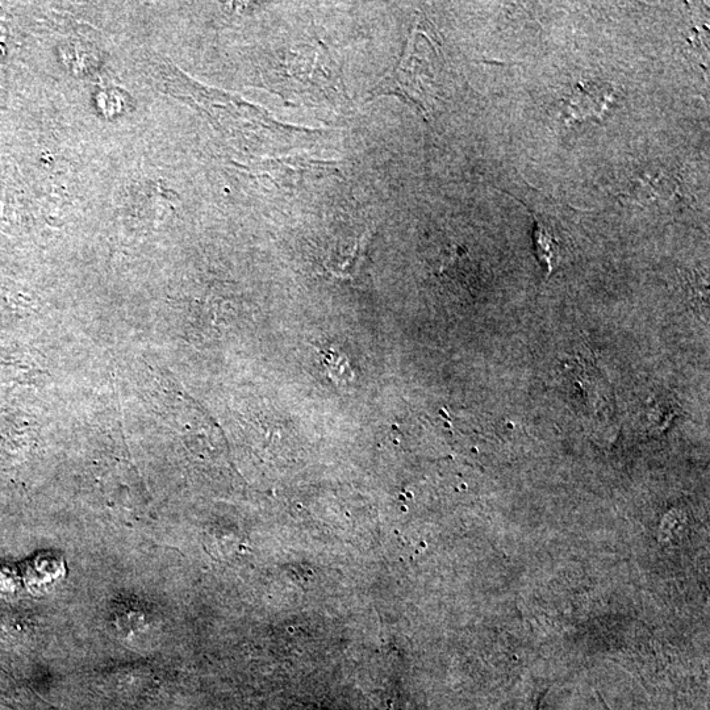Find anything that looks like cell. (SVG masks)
<instances>
[{"instance_id": "1", "label": "cell", "mask_w": 710, "mask_h": 710, "mask_svg": "<svg viewBox=\"0 0 710 710\" xmlns=\"http://www.w3.org/2000/svg\"><path fill=\"white\" fill-rule=\"evenodd\" d=\"M611 87L603 85H579L567 99V112L574 119L600 118L611 102Z\"/></svg>"}, {"instance_id": "2", "label": "cell", "mask_w": 710, "mask_h": 710, "mask_svg": "<svg viewBox=\"0 0 710 710\" xmlns=\"http://www.w3.org/2000/svg\"><path fill=\"white\" fill-rule=\"evenodd\" d=\"M536 246L537 256L542 262H545L549 273L553 270L554 263L558 262L559 245L553 236L550 235L549 229L545 227L541 221L536 223Z\"/></svg>"}]
</instances>
